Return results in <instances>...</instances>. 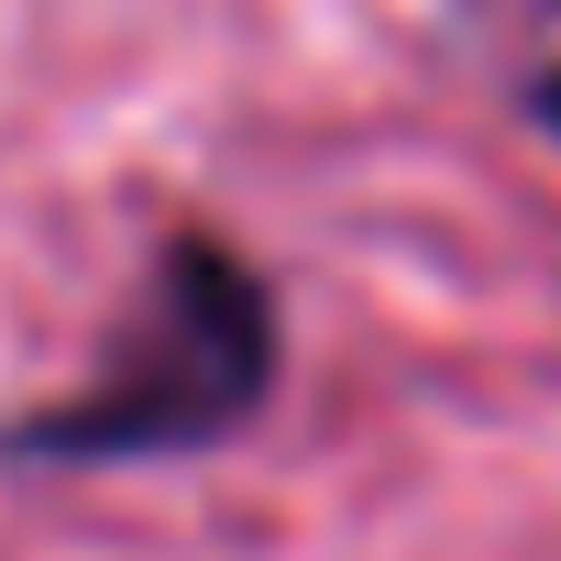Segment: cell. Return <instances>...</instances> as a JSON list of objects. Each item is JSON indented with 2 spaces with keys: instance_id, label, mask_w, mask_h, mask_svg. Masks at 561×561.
Here are the masks:
<instances>
[{
  "instance_id": "cell-1",
  "label": "cell",
  "mask_w": 561,
  "mask_h": 561,
  "mask_svg": "<svg viewBox=\"0 0 561 561\" xmlns=\"http://www.w3.org/2000/svg\"><path fill=\"white\" fill-rule=\"evenodd\" d=\"M287 331H275V287L253 275V253H231L220 231H176L154 253V275L133 287L122 331L100 342L89 386L0 430L12 462L45 473H100V462H187L220 451L231 430L264 419Z\"/></svg>"
},
{
  "instance_id": "cell-2",
  "label": "cell",
  "mask_w": 561,
  "mask_h": 561,
  "mask_svg": "<svg viewBox=\"0 0 561 561\" xmlns=\"http://www.w3.org/2000/svg\"><path fill=\"white\" fill-rule=\"evenodd\" d=\"M517 111H528V122H539V133L561 144V56H550V67H539V78L517 89Z\"/></svg>"
}]
</instances>
